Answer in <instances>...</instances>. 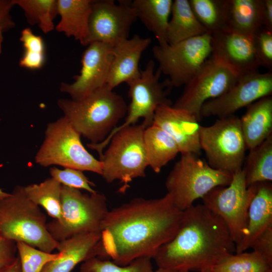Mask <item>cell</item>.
Returning <instances> with one entry per match:
<instances>
[{
  "mask_svg": "<svg viewBox=\"0 0 272 272\" xmlns=\"http://www.w3.org/2000/svg\"><path fill=\"white\" fill-rule=\"evenodd\" d=\"M20 40L25 50L45 53V45L42 38L34 34L31 28H26L22 30Z\"/></svg>",
  "mask_w": 272,
  "mask_h": 272,
  "instance_id": "obj_39",
  "label": "cell"
},
{
  "mask_svg": "<svg viewBox=\"0 0 272 272\" xmlns=\"http://www.w3.org/2000/svg\"><path fill=\"white\" fill-rule=\"evenodd\" d=\"M146 125L142 122L121 128L111 138L99 160L101 176L107 183L119 181L124 192L135 178L146 177L148 166L144 143Z\"/></svg>",
  "mask_w": 272,
  "mask_h": 272,
  "instance_id": "obj_5",
  "label": "cell"
},
{
  "mask_svg": "<svg viewBox=\"0 0 272 272\" xmlns=\"http://www.w3.org/2000/svg\"><path fill=\"white\" fill-rule=\"evenodd\" d=\"M45 60V53L24 50L19 60V65L22 67L31 70L41 68Z\"/></svg>",
  "mask_w": 272,
  "mask_h": 272,
  "instance_id": "obj_40",
  "label": "cell"
},
{
  "mask_svg": "<svg viewBox=\"0 0 272 272\" xmlns=\"http://www.w3.org/2000/svg\"><path fill=\"white\" fill-rule=\"evenodd\" d=\"M16 242L0 237V272L11 265L18 255Z\"/></svg>",
  "mask_w": 272,
  "mask_h": 272,
  "instance_id": "obj_38",
  "label": "cell"
},
{
  "mask_svg": "<svg viewBox=\"0 0 272 272\" xmlns=\"http://www.w3.org/2000/svg\"><path fill=\"white\" fill-rule=\"evenodd\" d=\"M151 43L150 38H143L135 34L113 46L106 85L113 90L122 83H127L139 77L140 60Z\"/></svg>",
  "mask_w": 272,
  "mask_h": 272,
  "instance_id": "obj_19",
  "label": "cell"
},
{
  "mask_svg": "<svg viewBox=\"0 0 272 272\" xmlns=\"http://www.w3.org/2000/svg\"><path fill=\"white\" fill-rule=\"evenodd\" d=\"M251 248L272 265V225L254 240Z\"/></svg>",
  "mask_w": 272,
  "mask_h": 272,
  "instance_id": "obj_37",
  "label": "cell"
},
{
  "mask_svg": "<svg viewBox=\"0 0 272 272\" xmlns=\"http://www.w3.org/2000/svg\"><path fill=\"white\" fill-rule=\"evenodd\" d=\"M199 143L213 168L232 175L242 168L246 148L237 116L218 118L210 126H200Z\"/></svg>",
  "mask_w": 272,
  "mask_h": 272,
  "instance_id": "obj_10",
  "label": "cell"
},
{
  "mask_svg": "<svg viewBox=\"0 0 272 272\" xmlns=\"http://www.w3.org/2000/svg\"><path fill=\"white\" fill-rule=\"evenodd\" d=\"M154 272H187L183 271H178V270H174L167 269H164L162 268H158L156 270H154Z\"/></svg>",
  "mask_w": 272,
  "mask_h": 272,
  "instance_id": "obj_44",
  "label": "cell"
},
{
  "mask_svg": "<svg viewBox=\"0 0 272 272\" xmlns=\"http://www.w3.org/2000/svg\"><path fill=\"white\" fill-rule=\"evenodd\" d=\"M49 172L51 177L62 185L80 190L84 189L90 193L97 192L93 188L95 184L89 180L82 171L68 168L60 169L52 167Z\"/></svg>",
  "mask_w": 272,
  "mask_h": 272,
  "instance_id": "obj_35",
  "label": "cell"
},
{
  "mask_svg": "<svg viewBox=\"0 0 272 272\" xmlns=\"http://www.w3.org/2000/svg\"><path fill=\"white\" fill-rule=\"evenodd\" d=\"M101 233H87L59 242L60 255L47 263L41 272H71L79 263L98 256Z\"/></svg>",
  "mask_w": 272,
  "mask_h": 272,
  "instance_id": "obj_21",
  "label": "cell"
},
{
  "mask_svg": "<svg viewBox=\"0 0 272 272\" xmlns=\"http://www.w3.org/2000/svg\"><path fill=\"white\" fill-rule=\"evenodd\" d=\"M14 6L12 0H0V30L3 32L15 27V23L11 15Z\"/></svg>",
  "mask_w": 272,
  "mask_h": 272,
  "instance_id": "obj_41",
  "label": "cell"
},
{
  "mask_svg": "<svg viewBox=\"0 0 272 272\" xmlns=\"http://www.w3.org/2000/svg\"><path fill=\"white\" fill-rule=\"evenodd\" d=\"M152 258L139 257L127 265H120L110 259L92 257L82 263L80 272H154Z\"/></svg>",
  "mask_w": 272,
  "mask_h": 272,
  "instance_id": "obj_33",
  "label": "cell"
},
{
  "mask_svg": "<svg viewBox=\"0 0 272 272\" xmlns=\"http://www.w3.org/2000/svg\"><path fill=\"white\" fill-rule=\"evenodd\" d=\"M154 58L173 88L185 85L212 54L211 34L206 33L173 45H155Z\"/></svg>",
  "mask_w": 272,
  "mask_h": 272,
  "instance_id": "obj_12",
  "label": "cell"
},
{
  "mask_svg": "<svg viewBox=\"0 0 272 272\" xmlns=\"http://www.w3.org/2000/svg\"><path fill=\"white\" fill-rule=\"evenodd\" d=\"M81 137L64 116L49 123L35 156V162L43 167L58 165L101 175V161L87 150Z\"/></svg>",
  "mask_w": 272,
  "mask_h": 272,
  "instance_id": "obj_8",
  "label": "cell"
},
{
  "mask_svg": "<svg viewBox=\"0 0 272 272\" xmlns=\"http://www.w3.org/2000/svg\"><path fill=\"white\" fill-rule=\"evenodd\" d=\"M263 27V0H229L225 29L253 38Z\"/></svg>",
  "mask_w": 272,
  "mask_h": 272,
  "instance_id": "obj_24",
  "label": "cell"
},
{
  "mask_svg": "<svg viewBox=\"0 0 272 272\" xmlns=\"http://www.w3.org/2000/svg\"><path fill=\"white\" fill-rule=\"evenodd\" d=\"M9 193L4 191L2 189L0 188V198L5 197Z\"/></svg>",
  "mask_w": 272,
  "mask_h": 272,
  "instance_id": "obj_46",
  "label": "cell"
},
{
  "mask_svg": "<svg viewBox=\"0 0 272 272\" xmlns=\"http://www.w3.org/2000/svg\"><path fill=\"white\" fill-rule=\"evenodd\" d=\"M246 149L257 146L272 134V97H262L246 107L240 118Z\"/></svg>",
  "mask_w": 272,
  "mask_h": 272,
  "instance_id": "obj_22",
  "label": "cell"
},
{
  "mask_svg": "<svg viewBox=\"0 0 272 272\" xmlns=\"http://www.w3.org/2000/svg\"><path fill=\"white\" fill-rule=\"evenodd\" d=\"M47 218L39 206L26 195L24 186H16L11 193L0 198V237L23 242L51 253L59 242L46 227Z\"/></svg>",
  "mask_w": 272,
  "mask_h": 272,
  "instance_id": "obj_4",
  "label": "cell"
},
{
  "mask_svg": "<svg viewBox=\"0 0 272 272\" xmlns=\"http://www.w3.org/2000/svg\"><path fill=\"white\" fill-rule=\"evenodd\" d=\"M137 18L130 1H93L89 22L88 44L100 42L115 46L129 38Z\"/></svg>",
  "mask_w": 272,
  "mask_h": 272,
  "instance_id": "obj_14",
  "label": "cell"
},
{
  "mask_svg": "<svg viewBox=\"0 0 272 272\" xmlns=\"http://www.w3.org/2000/svg\"><path fill=\"white\" fill-rule=\"evenodd\" d=\"M61 187L60 183L50 177L40 183L24 186V190L32 202L42 207L49 216L58 220L61 216Z\"/></svg>",
  "mask_w": 272,
  "mask_h": 272,
  "instance_id": "obj_30",
  "label": "cell"
},
{
  "mask_svg": "<svg viewBox=\"0 0 272 272\" xmlns=\"http://www.w3.org/2000/svg\"><path fill=\"white\" fill-rule=\"evenodd\" d=\"M24 12L28 23L37 25L44 33L55 29L53 21L57 13V0H12Z\"/></svg>",
  "mask_w": 272,
  "mask_h": 272,
  "instance_id": "obj_31",
  "label": "cell"
},
{
  "mask_svg": "<svg viewBox=\"0 0 272 272\" xmlns=\"http://www.w3.org/2000/svg\"><path fill=\"white\" fill-rule=\"evenodd\" d=\"M3 32L0 30V54L2 51V44L4 40Z\"/></svg>",
  "mask_w": 272,
  "mask_h": 272,
  "instance_id": "obj_45",
  "label": "cell"
},
{
  "mask_svg": "<svg viewBox=\"0 0 272 272\" xmlns=\"http://www.w3.org/2000/svg\"><path fill=\"white\" fill-rule=\"evenodd\" d=\"M263 272H272V270L266 271H263Z\"/></svg>",
  "mask_w": 272,
  "mask_h": 272,
  "instance_id": "obj_48",
  "label": "cell"
},
{
  "mask_svg": "<svg viewBox=\"0 0 272 272\" xmlns=\"http://www.w3.org/2000/svg\"><path fill=\"white\" fill-rule=\"evenodd\" d=\"M263 27L272 32V0H263Z\"/></svg>",
  "mask_w": 272,
  "mask_h": 272,
  "instance_id": "obj_42",
  "label": "cell"
},
{
  "mask_svg": "<svg viewBox=\"0 0 272 272\" xmlns=\"http://www.w3.org/2000/svg\"><path fill=\"white\" fill-rule=\"evenodd\" d=\"M144 143L148 166L156 173L179 153L174 140L154 124L145 128Z\"/></svg>",
  "mask_w": 272,
  "mask_h": 272,
  "instance_id": "obj_26",
  "label": "cell"
},
{
  "mask_svg": "<svg viewBox=\"0 0 272 272\" xmlns=\"http://www.w3.org/2000/svg\"><path fill=\"white\" fill-rule=\"evenodd\" d=\"M82 59V67L72 83L62 82L60 91L69 94L73 100L81 99L106 85L113 46L102 42H93L87 46Z\"/></svg>",
  "mask_w": 272,
  "mask_h": 272,
  "instance_id": "obj_16",
  "label": "cell"
},
{
  "mask_svg": "<svg viewBox=\"0 0 272 272\" xmlns=\"http://www.w3.org/2000/svg\"><path fill=\"white\" fill-rule=\"evenodd\" d=\"M243 166L247 186L272 181V134L249 150Z\"/></svg>",
  "mask_w": 272,
  "mask_h": 272,
  "instance_id": "obj_28",
  "label": "cell"
},
{
  "mask_svg": "<svg viewBox=\"0 0 272 272\" xmlns=\"http://www.w3.org/2000/svg\"><path fill=\"white\" fill-rule=\"evenodd\" d=\"M92 2L93 0H57L60 19L55 30L87 46Z\"/></svg>",
  "mask_w": 272,
  "mask_h": 272,
  "instance_id": "obj_23",
  "label": "cell"
},
{
  "mask_svg": "<svg viewBox=\"0 0 272 272\" xmlns=\"http://www.w3.org/2000/svg\"><path fill=\"white\" fill-rule=\"evenodd\" d=\"M182 214L167 193L159 198H134L109 210L102 226L98 257L120 265L139 257L153 259L176 234Z\"/></svg>",
  "mask_w": 272,
  "mask_h": 272,
  "instance_id": "obj_1",
  "label": "cell"
},
{
  "mask_svg": "<svg viewBox=\"0 0 272 272\" xmlns=\"http://www.w3.org/2000/svg\"><path fill=\"white\" fill-rule=\"evenodd\" d=\"M172 4V0L131 1L137 19L154 34L160 46L168 44L166 34Z\"/></svg>",
  "mask_w": 272,
  "mask_h": 272,
  "instance_id": "obj_25",
  "label": "cell"
},
{
  "mask_svg": "<svg viewBox=\"0 0 272 272\" xmlns=\"http://www.w3.org/2000/svg\"><path fill=\"white\" fill-rule=\"evenodd\" d=\"M212 55L243 76L258 71L253 38L223 30L211 34Z\"/></svg>",
  "mask_w": 272,
  "mask_h": 272,
  "instance_id": "obj_17",
  "label": "cell"
},
{
  "mask_svg": "<svg viewBox=\"0 0 272 272\" xmlns=\"http://www.w3.org/2000/svg\"><path fill=\"white\" fill-rule=\"evenodd\" d=\"M61 216L46 224L47 229L58 242L87 233H101L109 211L105 196L98 192L84 193L62 185Z\"/></svg>",
  "mask_w": 272,
  "mask_h": 272,
  "instance_id": "obj_6",
  "label": "cell"
},
{
  "mask_svg": "<svg viewBox=\"0 0 272 272\" xmlns=\"http://www.w3.org/2000/svg\"><path fill=\"white\" fill-rule=\"evenodd\" d=\"M256 56L260 66L271 71L272 70V32L263 27L253 37Z\"/></svg>",
  "mask_w": 272,
  "mask_h": 272,
  "instance_id": "obj_36",
  "label": "cell"
},
{
  "mask_svg": "<svg viewBox=\"0 0 272 272\" xmlns=\"http://www.w3.org/2000/svg\"><path fill=\"white\" fill-rule=\"evenodd\" d=\"M240 76L211 54L184 86L182 93L172 106L188 111L200 121V111L204 103L225 93L236 83Z\"/></svg>",
  "mask_w": 272,
  "mask_h": 272,
  "instance_id": "obj_13",
  "label": "cell"
},
{
  "mask_svg": "<svg viewBox=\"0 0 272 272\" xmlns=\"http://www.w3.org/2000/svg\"><path fill=\"white\" fill-rule=\"evenodd\" d=\"M57 104L63 116L91 144L103 141L125 116L127 110L122 96L106 85L81 99L60 98Z\"/></svg>",
  "mask_w": 272,
  "mask_h": 272,
  "instance_id": "obj_3",
  "label": "cell"
},
{
  "mask_svg": "<svg viewBox=\"0 0 272 272\" xmlns=\"http://www.w3.org/2000/svg\"><path fill=\"white\" fill-rule=\"evenodd\" d=\"M256 185L248 208L245 234L236 245L237 253L251 248L254 240L272 225V184L271 182H263Z\"/></svg>",
  "mask_w": 272,
  "mask_h": 272,
  "instance_id": "obj_20",
  "label": "cell"
},
{
  "mask_svg": "<svg viewBox=\"0 0 272 272\" xmlns=\"http://www.w3.org/2000/svg\"><path fill=\"white\" fill-rule=\"evenodd\" d=\"M16 245L22 272H41L46 263L60 255L59 252H47L23 242H17Z\"/></svg>",
  "mask_w": 272,
  "mask_h": 272,
  "instance_id": "obj_34",
  "label": "cell"
},
{
  "mask_svg": "<svg viewBox=\"0 0 272 272\" xmlns=\"http://www.w3.org/2000/svg\"><path fill=\"white\" fill-rule=\"evenodd\" d=\"M272 94V72L258 71L240 76L236 83L225 93L208 100L201 106V118H222L234 115L257 100Z\"/></svg>",
  "mask_w": 272,
  "mask_h": 272,
  "instance_id": "obj_15",
  "label": "cell"
},
{
  "mask_svg": "<svg viewBox=\"0 0 272 272\" xmlns=\"http://www.w3.org/2000/svg\"><path fill=\"white\" fill-rule=\"evenodd\" d=\"M1 272H22L20 260L18 255L15 261L11 265Z\"/></svg>",
  "mask_w": 272,
  "mask_h": 272,
  "instance_id": "obj_43",
  "label": "cell"
},
{
  "mask_svg": "<svg viewBox=\"0 0 272 272\" xmlns=\"http://www.w3.org/2000/svg\"><path fill=\"white\" fill-rule=\"evenodd\" d=\"M256 187V184L247 186L241 169L233 174L229 185L215 187L201 198L202 204L224 222L236 245L245 234Z\"/></svg>",
  "mask_w": 272,
  "mask_h": 272,
  "instance_id": "obj_11",
  "label": "cell"
},
{
  "mask_svg": "<svg viewBox=\"0 0 272 272\" xmlns=\"http://www.w3.org/2000/svg\"><path fill=\"white\" fill-rule=\"evenodd\" d=\"M235 252L236 244L223 220L198 204L183 211L176 234L153 259L158 268L201 271Z\"/></svg>",
  "mask_w": 272,
  "mask_h": 272,
  "instance_id": "obj_2",
  "label": "cell"
},
{
  "mask_svg": "<svg viewBox=\"0 0 272 272\" xmlns=\"http://www.w3.org/2000/svg\"><path fill=\"white\" fill-rule=\"evenodd\" d=\"M167 30V42L173 45L208 33L194 14L189 1H173Z\"/></svg>",
  "mask_w": 272,
  "mask_h": 272,
  "instance_id": "obj_27",
  "label": "cell"
},
{
  "mask_svg": "<svg viewBox=\"0 0 272 272\" xmlns=\"http://www.w3.org/2000/svg\"><path fill=\"white\" fill-rule=\"evenodd\" d=\"M200 272H213V271H211L210 269H207V270H204L201 271Z\"/></svg>",
  "mask_w": 272,
  "mask_h": 272,
  "instance_id": "obj_47",
  "label": "cell"
},
{
  "mask_svg": "<svg viewBox=\"0 0 272 272\" xmlns=\"http://www.w3.org/2000/svg\"><path fill=\"white\" fill-rule=\"evenodd\" d=\"M232 176L213 168L197 155L183 154L170 171L165 186L175 206L183 211L214 188L229 185Z\"/></svg>",
  "mask_w": 272,
  "mask_h": 272,
  "instance_id": "obj_7",
  "label": "cell"
},
{
  "mask_svg": "<svg viewBox=\"0 0 272 272\" xmlns=\"http://www.w3.org/2000/svg\"><path fill=\"white\" fill-rule=\"evenodd\" d=\"M155 62L150 60L144 70L141 71L138 78L127 83L128 95L130 103L127 106L126 116L124 122L115 128L102 142L91 145L93 150L99 155L102 154L112 136L118 130L125 127L135 124L140 118L147 127L153 124L155 111L160 105H172L168 98L169 92L172 88L168 79L161 82V72L158 69L155 72Z\"/></svg>",
  "mask_w": 272,
  "mask_h": 272,
  "instance_id": "obj_9",
  "label": "cell"
},
{
  "mask_svg": "<svg viewBox=\"0 0 272 272\" xmlns=\"http://www.w3.org/2000/svg\"><path fill=\"white\" fill-rule=\"evenodd\" d=\"M235 253L227 255L210 270L213 272H263L272 270V265L253 251Z\"/></svg>",
  "mask_w": 272,
  "mask_h": 272,
  "instance_id": "obj_32",
  "label": "cell"
},
{
  "mask_svg": "<svg viewBox=\"0 0 272 272\" xmlns=\"http://www.w3.org/2000/svg\"><path fill=\"white\" fill-rule=\"evenodd\" d=\"M199 121L188 111L172 105H160L156 109L153 124L166 132L175 142L181 155L199 156Z\"/></svg>",
  "mask_w": 272,
  "mask_h": 272,
  "instance_id": "obj_18",
  "label": "cell"
},
{
  "mask_svg": "<svg viewBox=\"0 0 272 272\" xmlns=\"http://www.w3.org/2000/svg\"><path fill=\"white\" fill-rule=\"evenodd\" d=\"M191 9L207 32L212 34L226 29L229 0H189Z\"/></svg>",
  "mask_w": 272,
  "mask_h": 272,
  "instance_id": "obj_29",
  "label": "cell"
}]
</instances>
